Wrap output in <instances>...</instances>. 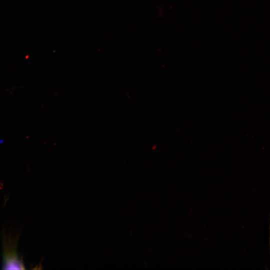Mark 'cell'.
Instances as JSON below:
<instances>
[{
    "label": "cell",
    "instance_id": "cell-1",
    "mask_svg": "<svg viewBox=\"0 0 270 270\" xmlns=\"http://www.w3.org/2000/svg\"><path fill=\"white\" fill-rule=\"evenodd\" d=\"M19 234L10 231L2 234V263L4 270L25 269L22 259L20 258L17 250Z\"/></svg>",
    "mask_w": 270,
    "mask_h": 270
}]
</instances>
